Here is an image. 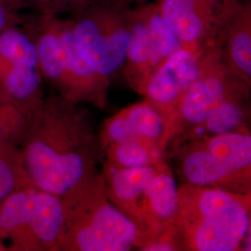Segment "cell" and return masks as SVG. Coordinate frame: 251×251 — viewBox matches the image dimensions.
Returning a JSON list of instances; mask_svg holds the SVG:
<instances>
[{
    "label": "cell",
    "mask_w": 251,
    "mask_h": 251,
    "mask_svg": "<svg viewBox=\"0 0 251 251\" xmlns=\"http://www.w3.org/2000/svg\"><path fill=\"white\" fill-rule=\"evenodd\" d=\"M30 184L33 183L27 175L19 147L0 148V203L11 192Z\"/></svg>",
    "instance_id": "obj_19"
},
{
    "label": "cell",
    "mask_w": 251,
    "mask_h": 251,
    "mask_svg": "<svg viewBox=\"0 0 251 251\" xmlns=\"http://www.w3.org/2000/svg\"><path fill=\"white\" fill-rule=\"evenodd\" d=\"M7 22V13L4 7L0 4V32L3 30V28Z\"/></svg>",
    "instance_id": "obj_25"
},
{
    "label": "cell",
    "mask_w": 251,
    "mask_h": 251,
    "mask_svg": "<svg viewBox=\"0 0 251 251\" xmlns=\"http://www.w3.org/2000/svg\"><path fill=\"white\" fill-rule=\"evenodd\" d=\"M201 68L198 53L182 48L149 76L143 87L144 93L149 101L164 113L198 79Z\"/></svg>",
    "instance_id": "obj_8"
},
{
    "label": "cell",
    "mask_w": 251,
    "mask_h": 251,
    "mask_svg": "<svg viewBox=\"0 0 251 251\" xmlns=\"http://www.w3.org/2000/svg\"><path fill=\"white\" fill-rule=\"evenodd\" d=\"M0 58L10 63L39 67L35 41L15 29L0 34Z\"/></svg>",
    "instance_id": "obj_20"
},
{
    "label": "cell",
    "mask_w": 251,
    "mask_h": 251,
    "mask_svg": "<svg viewBox=\"0 0 251 251\" xmlns=\"http://www.w3.org/2000/svg\"><path fill=\"white\" fill-rule=\"evenodd\" d=\"M28 117L0 96V148L19 147L26 131Z\"/></svg>",
    "instance_id": "obj_21"
},
{
    "label": "cell",
    "mask_w": 251,
    "mask_h": 251,
    "mask_svg": "<svg viewBox=\"0 0 251 251\" xmlns=\"http://www.w3.org/2000/svg\"><path fill=\"white\" fill-rule=\"evenodd\" d=\"M81 54L100 76L118 71L126 63L131 38V21L110 14L88 15L72 27Z\"/></svg>",
    "instance_id": "obj_5"
},
{
    "label": "cell",
    "mask_w": 251,
    "mask_h": 251,
    "mask_svg": "<svg viewBox=\"0 0 251 251\" xmlns=\"http://www.w3.org/2000/svg\"><path fill=\"white\" fill-rule=\"evenodd\" d=\"M158 163L136 169L114 168L109 178L104 177L110 200L148 234L144 215L145 190Z\"/></svg>",
    "instance_id": "obj_10"
},
{
    "label": "cell",
    "mask_w": 251,
    "mask_h": 251,
    "mask_svg": "<svg viewBox=\"0 0 251 251\" xmlns=\"http://www.w3.org/2000/svg\"><path fill=\"white\" fill-rule=\"evenodd\" d=\"M165 231L178 251H243L251 234V195L185 182Z\"/></svg>",
    "instance_id": "obj_2"
},
{
    "label": "cell",
    "mask_w": 251,
    "mask_h": 251,
    "mask_svg": "<svg viewBox=\"0 0 251 251\" xmlns=\"http://www.w3.org/2000/svg\"><path fill=\"white\" fill-rule=\"evenodd\" d=\"M19 149L31 182L65 203L99 175V135L79 103L61 96L43 100L29 117Z\"/></svg>",
    "instance_id": "obj_1"
},
{
    "label": "cell",
    "mask_w": 251,
    "mask_h": 251,
    "mask_svg": "<svg viewBox=\"0 0 251 251\" xmlns=\"http://www.w3.org/2000/svg\"><path fill=\"white\" fill-rule=\"evenodd\" d=\"M36 187L33 184L11 192L0 203V240L24 225L29 214Z\"/></svg>",
    "instance_id": "obj_17"
},
{
    "label": "cell",
    "mask_w": 251,
    "mask_h": 251,
    "mask_svg": "<svg viewBox=\"0 0 251 251\" xmlns=\"http://www.w3.org/2000/svg\"><path fill=\"white\" fill-rule=\"evenodd\" d=\"M108 161L116 169H136L161 161L162 150L144 140H132L103 147Z\"/></svg>",
    "instance_id": "obj_16"
},
{
    "label": "cell",
    "mask_w": 251,
    "mask_h": 251,
    "mask_svg": "<svg viewBox=\"0 0 251 251\" xmlns=\"http://www.w3.org/2000/svg\"><path fill=\"white\" fill-rule=\"evenodd\" d=\"M40 73L39 67L0 58V96L17 106L28 119L44 100Z\"/></svg>",
    "instance_id": "obj_12"
},
{
    "label": "cell",
    "mask_w": 251,
    "mask_h": 251,
    "mask_svg": "<svg viewBox=\"0 0 251 251\" xmlns=\"http://www.w3.org/2000/svg\"><path fill=\"white\" fill-rule=\"evenodd\" d=\"M230 96L225 76L207 67L203 69L202 64L198 79L163 113L168 125V142L182 128L201 125L208 114Z\"/></svg>",
    "instance_id": "obj_7"
},
{
    "label": "cell",
    "mask_w": 251,
    "mask_h": 251,
    "mask_svg": "<svg viewBox=\"0 0 251 251\" xmlns=\"http://www.w3.org/2000/svg\"><path fill=\"white\" fill-rule=\"evenodd\" d=\"M177 207L178 186L171 169L160 161L145 190V226L152 240L171 224Z\"/></svg>",
    "instance_id": "obj_11"
},
{
    "label": "cell",
    "mask_w": 251,
    "mask_h": 251,
    "mask_svg": "<svg viewBox=\"0 0 251 251\" xmlns=\"http://www.w3.org/2000/svg\"><path fill=\"white\" fill-rule=\"evenodd\" d=\"M246 114L242 105L230 96L213 109L205 121L194 128L201 129L205 135L225 134L241 131Z\"/></svg>",
    "instance_id": "obj_18"
},
{
    "label": "cell",
    "mask_w": 251,
    "mask_h": 251,
    "mask_svg": "<svg viewBox=\"0 0 251 251\" xmlns=\"http://www.w3.org/2000/svg\"><path fill=\"white\" fill-rule=\"evenodd\" d=\"M164 62L152 41L144 15L131 21V38L126 63L135 75H139L143 89L146 80Z\"/></svg>",
    "instance_id": "obj_14"
},
{
    "label": "cell",
    "mask_w": 251,
    "mask_h": 251,
    "mask_svg": "<svg viewBox=\"0 0 251 251\" xmlns=\"http://www.w3.org/2000/svg\"><path fill=\"white\" fill-rule=\"evenodd\" d=\"M101 149L108 145L138 140V136L126 119L123 111L110 118L104 124L99 136ZM142 140V139H141Z\"/></svg>",
    "instance_id": "obj_24"
},
{
    "label": "cell",
    "mask_w": 251,
    "mask_h": 251,
    "mask_svg": "<svg viewBox=\"0 0 251 251\" xmlns=\"http://www.w3.org/2000/svg\"><path fill=\"white\" fill-rule=\"evenodd\" d=\"M65 222L56 251H128L152 238L108 197L99 174L79 197L65 203Z\"/></svg>",
    "instance_id": "obj_3"
},
{
    "label": "cell",
    "mask_w": 251,
    "mask_h": 251,
    "mask_svg": "<svg viewBox=\"0 0 251 251\" xmlns=\"http://www.w3.org/2000/svg\"><path fill=\"white\" fill-rule=\"evenodd\" d=\"M64 222L63 199L36 188L26 221L9 235L8 251H56Z\"/></svg>",
    "instance_id": "obj_6"
},
{
    "label": "cell",
    "mask_w": 251,
    "mask_h": 251,
    "mask_svg": "<svg viewBox=\"0 0 251 251\" xmlns=\"http://www.w3.org/2000/svg\"><path fill=\"white\" fill-rule=\"evenodd\" d=\"M218 0H162V17L182 47L198 53L199 46L210 32Z\"/></svg>",
    "instance_id": "obj_9"
},
{
    "label": "cell",
    "mask_w": 251,
    "mask_h": 251,
    "mask_svg": "<svg viewBox=\"0 0 251 251\" xmlns=\"http://www.w3.org/2000/svg\"><path fill=\"white\" fill-rule=\"evenodd\" d=\"M228 51L233 68L245 77H251V36L248 23L233 30L228 42Z\"/></svg>",
    "instance_id": "obj_23"
},
{
    "label": "cell",
    "mask_w": 251,
    "mask_h": 251,
    "mask_svg": "<svg viewBox=\"0 0 251 251\" xmlns=\"http://www.w3.org/2000/svg\"><path fill=\"white\" fill-rule=\"evenodd\" d=\"M122 111L138 138L157 145L163 151L168 143V125L158 108L147 100Z\"/></svg>",
    "instance_id": "obj_15"
},
{
    "label": "cell",
    "mask_w": 251,
    "mask_h": 251,
    "mask_svg": "<svg viewBox=\"0 0 251 251\" xmlns=\"http://www.w3.org/2000/svg\"><path fill=\"white\" fill-rule=\"evenodd\" d=\"M149 32L164 62L172 54L182 49L179 38L162 17L159 9H152L144 13Z\"/></svg>",
    "instance_id": "obj_22"
},
{
    "label": "cell",
    "mask_w": 251,
    "mask_h": 251,
    "mask_svg": "<svg viewBox=\"0 0 251 251\" xmlns=\"http://www.w3.org/2000/svg\"><path fill=\"white\" fill-rule=\"evenodd\" d=\"M8 251V247H6V246L3 244V241L0 240V251Z\"/></svg>",
    "instance_id": "obj_26"
},
{
    "label": "cell",
    "mask_w": 251,
    "mask_h": 251,
    "mask_svg": "<svg viewBox=\"0 0 251 251\" xmlns=\"http://www.w3.org/2000/svg\"><path fill=\"white\" fill-rule=\"evenodd\" d=\"M35 43L40 72L60 92L61 97L71 100V86L66 70L60 30H47L39 36Z\"/></svg>",
    "instance_id": "obj_13"
},
{
    "label": "cell",
    "mask_w": 251,
    "mask_h": 251,
    "mask_svg": "<svg viewBox=\"0 0 251 251\" xmlns=\"http://www.w3.org/2000/svg\"><path fill=\"white\" fill-rule=\"evenodd\" d=\"M179 165L187 183L251 195V133L203 135L185 146Z\"/></svg>",
    "instance_id": "obj_4"
}]
</instances>
